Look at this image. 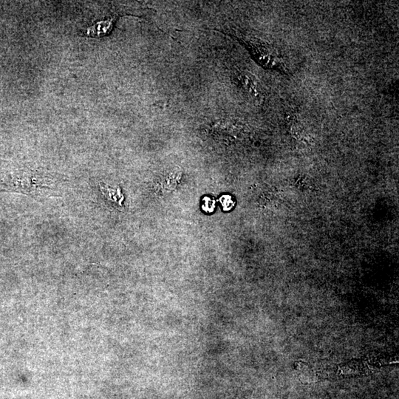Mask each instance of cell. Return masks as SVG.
I'll return each mask as SVG.
<instances>
[{
    "label": "cell",
    "mask_w": 399,
    "mask_h": 399,
    "mask_svg": "<svg viewBox=\"0 0 399 399\" xmlns=\"http://www.w3.org/2000/svg\"><path fill=\"white\" fill-rule=\"evenodd\" d=\"M65 181L51 172L26 169L0 179V191L20 193L35 199L59 196Z\"/></svg>",
    "instance_id": "obj_1"
},
{
    "label": "cell",
    "mask_w": 399,
    "mask_h": 399,
    "mask_svg": "<svg viewBox=\"0 0 399 399\" xmlns=\"http://www.w3.org/2000/svg\"><path fill=\"white\" fill-rule=\"evenodd\" d=\"M112 27L111 21H101L87 30V34L90 36H100L107 33Z\"/></svg>",
    "instance_id": "obj_2"
}]
</instances>
